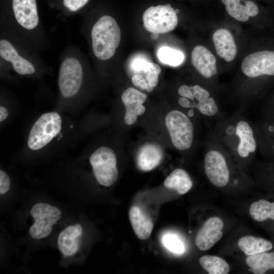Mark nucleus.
Returning <instances> with one entry per match:
<instances>
[{
    "label": "nucleus",
    "mask_w": 274,
    "mask_h": 274,
    "mask_svg": "<svg viewBox=\"0 0 274 274\" xmlns=\"http://www.w3.org/2000/svg\"><path fill=\"white\" fill-rule=\"evenodd\" d=\"M92 50L100 60L112 58L121 41L120 28L115 19L108 15L101 17L91 30Z\"/></svg>",
    "instance_id": "f257e3e1"
},
{
    "label": "nucleus",
    "mask_w": 274,
    "mask_h": 274,
    "mask_svg": "<svg viewBox=\"0 0 274 274\" xmlns=\"http://www.w3.org/2000/svg\"><path fill=\"white\" fill-rule=\"evenodd\" d=\"M62 119L56 112L46 113L36 121L29 132L27 145L32 150L46 146L61 131Z\"/></svg>",
    "instance_id": "f03ea898"
},
{
    "label": "nucleus",
    "mask_w": 274,
    "mask_h": 274,
    "mask_svg": "<svg viewBox=\"0 0 274 274\" xmlns=\"http://www.w3.org/2000/svg\"><path fill=\"white\" fill-rule=\"evenodd\" d=\"M89 161L99 184L109 187L116 182L118 177L117 157L112 149L105 146L98 148L91 154Z\"/></svg>",
    "instance_id": "7ed1b4c3"
},
{
    "label": "nucleus",
    "mask_w": 274,
    "mask_h": 274,
    "mask_svg": "<svg viewBox=\"0 0 274 274\" xmlns=\"http://www.w3.org/2000/svg\"><path fill=\"white\" fill-rule=\"evenodd\" d=\"M165 125L174 147L180 150L189 149L193 140V127L188 116L173 110L165 117Z\"/></svg>",
    "instance_id": "20e7f679"
},
{
    "label": "nucleus",
    "mask_w": 274,
    "mask_h": 274,
    "mask_svg": "<svg viewBox=\"0 0 274 274\" xmlns=\"http://www.w3.org/2000/svg\"><path fill=\"white\" fill-rule=\"evenodd\" d=\"M145 28L154 33H164L174 30L178 24V18L176 11L170 5L152 6L143 15Z\"/></svg>",
    "instance_id": "39448f33"
},
{
    "label": "nucleus",
    "mask_w": 274,
    "mask_h": 274,
    "mask_svg": "<svg viewBox=\"0 0 274 274\" xmlns=\"http://www.w3.org/2000/svg\"><path fill=\"white\" fill-rule=\"evenodd\" d=\"M30 214L35 222L30 227L29 233L31 237L36 239L49 235L53 224L61 216V212L58 208L45 203L35 204L30 210Z\"/></svg>",
    "instance_id": "423d86ee"
},
{
    "label": "nucleus",
    "mask_w": 274,
    "mask_h": 274,
    "mask_svg": "<svg viewBox=\"0 0 274 274\" xmlns=\"http://www.w3.org/2000/svg\"><path fill=\"white\" fill-rule=\"evenodd\" d=\"M83 73L79 61L68 57L61 63L58 76V87L61 95L65 98L75 95L82 85Z\"/></svg>",
    "instance_id": "0eeeda50"
},
{
    "label": "nucleus",
    "mask_w": 274,
    "mask_h": 274,
    "mask_svg": "<svg viewBox=\"0 0 274 274\" xmlns=\"http://www.w3.org/2000/svg\"><path fill=\"white\" fill-rule=\"evenodd\" d=\"M243 73L250 78L274 76V50L264 49L247 55L243 60Z\"/></svg>",
    "instance_id": "6e6552de"
},
{
    "label": "nucleus",
    "mask_w": 274,
    "mask_h": 274,
    "mask_svg": "<svg viewBox=\"0 0 274 274\" xmlns=\"http://www.w3.org/2000/svg\"><path fill=\"white\" fill-rule=\"evenodd\" d=\"M204 170L212 184L218 187L226 186L229 180V171L226 160L219 152L212 150L204 157Z\"/></svg>",
    "instance_id": "1a4fd4ad"
},
{
    "label": "nucleus",
    "mask_w": 274,
    "mask_h": 274,
    "mask_svg": "<svg viewBox=\"0 0 274 274\" xmlns=\"http://www.w3.org/2000/svg\"><path fill=\"white\" fill-rule=\"evenodd\" d=\"M223 226L219 217H213L207 220L196 234L195 242L197 248L201 251L211 248L222 238Z\"/></svg>",
    "instance_id": "9d476101"
},
{
    "label": "nucleus",
    "mask_w": 274,
    "mask_h": 274,
    "mask_svg": "<svg viewBox=\"0 0 274 274\" xmlns=\"http://www.w3.org/2000/svg\"><path fill=\"white\" fill-rule=\"evenodd\" d=\"M147 95L139 90L129 87L123 91L121 100L125 108L124 121L127 125L133 124L138 116L143 114L146 110L143 104L147 98Z\"/></svg>",
    "instance_id": "9b49d317"
},
{
    "label": "nucleus",
    "mask_w": 274,
    "mask_h": 274,
    "mask_svg": "<svg viewBox=\"0 0 274 274\" xmlns=\"http://www.w3.org/2000/svg\"><path fill=\"white\" fill-rule=\"evenodd\" d=\"M13 10L18 23L27 29H34L39 23L36 0H12Z\"/></svg>",
    "instance_id": "f8f14e48"
},
{
    "label": "nucleus",
    "mask_w": 274,
    "mask_h": 274,
    "mask_svg": "<svg viewBox=\"0 0 274 274\" xmlns=\"http://www.w3.org/2000/svg\"><path fill=\"white\" fill-rule=\"evenodd\" d=\"M191 62L194 67L205 78H210L217 73L215 56L203 46L197 45L193 49Z\"/></svg>",
    "instance_id": "ddd939ff"
},
{
    "label": "nucleus",
    "mask_w": 274,
    "mask_h": 274,
    "mask_svg": "<svg viewBox=\"0 0 274 274\" xmlns=\"http://www.w3.org/2000/svg\"><path fill=\"white\" fill-rule=\"evenodd\" d=\"M0 55L5 60L10 62L15 71L21 75H31L35 72L33 65L20 56L7 40L3 39L0 41Z\"/></svg>",
    "instance_id": "4468645a"
},
{
    "label": "nucleus",
    "mask_w": 274,
    "mask_h": 274,
    "mask_svg": "<svg viewBox=\"0 0 274 274\" xmlns=\"http://www.w3.org/2000/svg\"><path fill=\"white\" fill-rule=\"evenodd\" d=\"M163 156V151L159 146L153 143L146 144L138 152L137 166L144 172L151 170L160 164Z\"/></svg>",
    "instance_id": "2eb2a0df"
},
{
    "label": "nucleus",
    "mask_w": 274,
    "mask_h": 274,
    "mask_svg": "<svg viewBox=\"0 0 274 274\" xmlns=\"http://www.w3.org/2000/svg\"><path fill=\"white\" fill-rule=\"evenodd\" d=\"M213 41L217 54L230 62L235 57L237 49L231 33L225 28L217 29L213 35Z\"/></svg>",
    "instance_id": "dca6fc26"
},
{
    "label": "nucleus",
    "mask_w": 274,
    "mask_h": 274,
    "mask_svg": "<svg viewBox=\"0 0 274 274\" xmlns=\"http://www.w3.org/2000/svg\"><path fill=\"white\" fill-rule=\"evenodd\" d=\"M82 231L81 225L77 224L66 227L60 233L57 245L59 250L64 256H73L78 251Z\"/></svg>",
    "instance_id": "f3484780"
},
{
    "label": "nucleus",
    "mask_w": 274,
    "mask_h": 274,
    "mask_svg": "<svg viewBox=\"0 0 274 274\" xmlns=\"http://www.w3.org/2000/svg\"><path fill=\"white\" fill-rule=\"evenodd\" d=\"M225 5L226 10L236 20L246 22L250 17H255L259 13V8L253 2L245 0H221Z\"/></svg>",
    "instance_id": "a211bd4d"
},
{
    "label": "nucleus",
    "mask_w": 274,
    "mask_h": 274,
    "mask_svg": "<svg viewBox=\"0 0 274 274\" xmlns=\"http://www.w3.org/2000/svg\"><path fill=\"white\" fill-rule=\"evenodd\" d=\"M129 218L132 228L139 238L144 240L150 236L153 228L152 221L139 207L133 206L130 209Z\"/></svg>",
    "instance_id": "6ab92c4d"
},
{
    "label": "nucleus",
    "mask_w": 274,
    "mask_h": 274,
    "mask_svg": "<svg viewBox=\"0 0 274 274\" xmlns=\"http://www.w3.org/2000/svg\"><path fill=\"white\" fill-rule=\"evenodd\" d=\"M235 132L240 141L237 148L238 153L242 157H247L256 148L253 130L248 122L241 121L236 125Z\"/></svg>",
    "instance_id": "aec40b11"
},
{
    "label": "nucleus",
    "mask_w": 274,
    "mask_h": 274,
    "mask_svg": "<svg viewBox=\"0 0 274 274\" xmlns=\"http://www.w3.org/2000/svg\"><path fill=\"white\" fill-rule=\"evenodd\" d=\"M192 181L186 171L181 168L174 170L164 181V186L175 190L179 194L187 193L192 186Z\"/></svg>",
    "instance_id": "412c9836"
},
{
    "label": "nucleus",
    "mask_w": 274,
    "mask_h": 274,
    "mask_svg": "<svg viewBox=\"0 0 274 274\" xmlns=\"http://www.w3.org/2000/svg\"><path fill=\"white\" fill-rule=\"evenodd\" d=\"M237 246L247 256L266 252L271 250L273 247L272 243L269 241L252 235L240 238Z\"/></svg>",
    "instance_id": "4be33fe9"
},
{
    "label": "nucleus",
    "mask_w": 274,
    "mask_h": 274,
    "mask_svg": "<svg viewBox=\"0 0 274 274\" xmlns=\"http://www.w3.org/2000/svg\"><path fill=\"white\" fill-rule=\"evenodd\" d=\"M246 262L250 271L254 274H264L269 269H274V252L248 256Z\"/></svg>",
    "instance_id": "5701e85b"
},
{
    "label": "nucleus",
    "mask_w": 274,
    "mask_h": 274,
    "mask_svg": "<svg viewBox=\"0 0 274 274\" xmlns=\"http://www.w3.org/2000/svg\"><path fill=\"white\" fill-rule=\"evenodd\" d=\"M250 215L255 221L262 222L268 219L274 220V202L265 199L254 202L249 209Z\"/></svg>",
    "instance_id": "b1692460"
},
{
    "label": "nucleus",
    "mask_w": 274,
    "mask_h": 274,
    "mask_svg": "<svg viewBox=\"0 0 274 274\" xmlns=\"http://www.w3.org/2000/svg\"><path fill=\"white\" fill-rule=\"evenodd\" d=\"M199 262L210 274H227L230 271L228 264L223 259L216 256H203L199 258Z\"/></svg>",
    "instance_id": "393cba45"
},
{
    "label": "nucleus",
    "mask_w": 274,
    "mask_h": 274,
    "mask_svg": "<svg viewBox=\"0 0 274 274\" xmlns=\"http://www.w3.org/2000/svg\"><path fill=\"white\" fill-rule=\"evenodd\" d=\"M157 57L163 63L174 66L179 65L184 59V55L181 51L167 46L159 49Z\"/></svg>",
    "instance_id": "a878e982"
},
{
    "label": "nucleus",
    "mask_w": 274,
    "mask_h": 274,
    "mask_svg": "<svg viewBox=\"0 0 274 274\" xmlns=\"http://www.w3.org/2000/svg\"><path fill=\"white\" fill-rule=\"evenodd\" d=\"M162 243L165 248L170 251L181 254L184 252L185 247L182 242L174 234H167L164 235Z\"/></svg>",
    "instance_id": "bb28decb"
},
{
    "label": "nucleus",
    "mask_w": 274,
    "mask_h": 274,
    "mask_svg": "<svg viewBox=\"0 0 274 274\" xmlns=\"http://www.w3.org/2000/svg\"><path fill=\"white\" fill-rule=\"evenodd\" d=\"M194 107L197 108L202 114L208 116H214L218 111V108L214 99L210 97L198 101L197 104L194 103Z\"/></svg>",
    "instance_id": "cd10ccee"
},
{
    "label": "nucleus",
    "mask_w": 274,
    "mask_h": 274,
    "mask_svg": "<svg viewBox=\"0 0 274 274\" xmlns=\"http://www.w3.org/2000/svg\"><path fill=\"white\" fill-rule=\"evenodd\" d=\"M160 66L152 62L149 70L147 72L146 80L149 85L153 88L157 86L158 82L159 75L161 72Z\"/></svg>",
    "instance_id": "c85d7f7f"
},
{
    "label": "nucleus",
    "mask_w": 274,
    "mask_h": 274,
    "mask_svg": "<svg viewBox=\"0 0 274 274\" xmlns=\"http://www.w3.org/2000/svg\"><path fill=\"white\" fill-rule=\"evenodd\" d=\"M152 63L143 58H137L132 61L131 67L136 72L142 71L147 73L149 70Z\"/></svg>",
    "instance_id": "c756f323"
},
{
    "label": "nucleus",
    "mask_w": 274,
    "mask_h": 274,
    "mask_svg": "<svg viewBox=\"0 0 274 274\" xmlns=\"http://www.w3.org/2000/svg\"><path fill=\"white\" fill-rule=\"evenodd\" d=\"M133 84L142 89H146L148 92H151L153 90V87L150 86L144 77L141 75H134L131 78Z\"/></svg>",
    "instance_id": "7c9ffc66"
},
{
    "label": "nucleus",
    "mask_w": 274,
    "mask_h": 274,
    "mask_svg": "<svg viewBox=\"0 0 274 274\" xmlns=\"http://www.w3.org/2000/svg\"><path fill=\"white\" fill-rule=\"evenodd\" d=\"M11 181L8 174L3 170H0V194L7 193L10 188Z\"/></svg>",
    "instance_id": "2f4dec72"
},
{
    "label": "nucleus",
    "mask_w": 274,
    "mask_h": 274,
    "mask_svg": "<svg viewBox=\"0 0 274 274\" xmlns=\"http://www.w3.org/2000/svg\"><path fill=\"white\" fill-rule=\"evenodd\" d=\"M88 0H63L64 6L71 11H76L83 7Z\"/></svg>",
    "instance_id": "473e14b6"
},
{
    "label": "nucleus",
    "mask_w": 274,
    "mask_h": 274,
    "mask_svg": "<svg viewBox=\"0 0 274 274\" xmlns=\"http://www.w3.org/2000/svg\"><path fill=\"white\" fill-rule=\"evenodd\" d=\"M192 90L194 98L198 101L204 100L210 96L209 92L198 85L192 86Z\"/></svg>",
    "instance_id": "72a5a7b5"
},
{
    "label": "nucleus",
    "mask_w": 274,
    "mask_h": 274,
    "mask_svg": "<svg viewBox=\"0 0 274 274\" xmlns=\"http://www.w3.org/2000/svg\"><path fill=\"white\" fill-rule=\"evenodd\" d=\"M178 93L182 97L194 100V97L193 96L192 87H189L187 85H183L178 89Z\"/></svg>",
    "instance_id": "f704fd0d"
},
{
    "label": "nucleus",
    "mask_w": 274,
    "mask_h": 274,
    "mask_svg": "<svg viewBox=\"0 0 274 274\" xmlns=\"http://www.w3.org/2000/svg\"><path fill=\"white\" fill-rule=\"evenodd\" d=\"M178 103L180 106L184 108H194V103L191 102L187 98L181 97L178 99Z\"/></svg>",
    "instance_id": "c9c22d12"
},
{
    "label": "nucleus",
    "mask_w": 274,
    "mask_h": 274,
    "mask_svg": "<svg viewBox=\"0 0 274 274\" xmlns=\"http://www.w3.org/2000/svg\"><path fill=\"white\" fill-rule=\"evenodd\" d=\"M8 116V112L7 109L4 106L0 107V121L1 122L5 121Z\"/></svg>",
    "instance_id": "e433bc0d"
},
{
    "label": "nucleus",
    "mask_w": 274,
    "mask_h": 274,
    "mask_svg": "<svg viewBox=\"0 0 274 274\" xmlns=\"http://www.w3.org/2000/svg\"><path fill=\"white\" fill-rule=\"evenodd\" d=\"M194 114V112L193 109V108L191 109L188 112L187 115L189 117H192L193 116Z\"/></svg>",
    "instance_id": "4c0bfd02"
}]
</instances>
